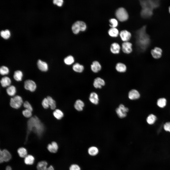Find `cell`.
I'll use <instances>...</instances> for the list:
<instances>
[{"instance_id":"cell-1","label":"cell","mask_w":170,"mask_h":170,"mask_svg":"<svg viewBox=\"0 0 170 170\" xmlns=\"http://www.w3.org/2000/svg\"><path fill=\"white\" fill-rule=\"evenodd\" d=\"M146 26H143L135 32L136 43L142 51L146 49L151 43L150 36L146 32Z\"/></svg>"},{"instance_id":"cell-2","label":"cell","mask_w":170,"mask_h":170,"mask_svg":"<svg viewBox=\"0 0 170 170\" xmlns=\"http://www.w3.org/2000/svg\"><path fill=\"white\" fill-rule=\"evenodd\" d=\"M27 125L28 135L32 131L40 136L43 132V125L36 116L30 118L28 121Z\"/></svg>"},{"instance_id":"cell-3","label":"cell","mask_w":170,"mask_h":170,"mask_svg":"<svg viewBox=\"0 0 170 170\" xmlns=\"http://www.w3.org/2000/svg\"><path fill=\"white\" fill-rule=\"evenodd\" d=\"M159 0H140V5L142 7H147L153 10L158 8L160 6Z\"/></svg>"},{"instance_id":"cell-4","label":"cell","mask_w":170,"mask_h":170,"mask_svg":"<svg viewBox=\"0 0 170 170\" xmlns=\"http://www.w3.org/2000/svg\"><path fill=\"white\" fill-rule=\"evenodd\" d=\"M115 16L119 21L123 22L127 20L128 19L129 15L126 9L123 7L118 8L116 11Z\"/></svg>"},{"instance_id":"cell-5","label":"cell","mask_w":170,"mask_h":170,"mask_svg":"<svg viewBox=\"0 0 170 170\" xmlns=\"http://www.w3.org/2000/svg\"><path fill=\"white\" fill-rule=\"evenodd\" d=\"M86 27L85 23L82 21H78L75 22L72 25V29L75 34H78L80 31H85Z\"/></svg>"},{"instance_id":"cell-6","label":"cell","mask_w":170,"mask_h":170,"mask_svg":"<svg viewBox=\"0 0 170 170\" xmlns=\"http://www.w3.org/2000/svg\"><path fill=\"white\" fill-rule=\"evenodd\" d=\"M22 103L23 100L21 97L19 95H16L11 98L10 104L12 107L17 109L21 107Z\"/></svg>"},{"instance_id":"cell-7","label":"cell","mask_w":170,"mask_h":170,"mask_svg":"<svg viewBox=\"0 0 170 170\" xmlns=\"http://www.w3.org/2000/svg\"><path fill=\"white\" fill-rule=\"evenodd\" d=\"M128 108L125 107L122 104H120L116 109V112L118 117L123 118L126 116L127 113L128 111Z\"/></svg>"},{"instance_id":"cell-8","label":"cell","mask_w":170,"mask_h":170,"mask_svg":"<svg viewBox=\"0 0 170 170\" xmlns=\"http://www.w3.org/2000/svg\"><path fill=\"white\" fill-rule=\"evenodd\" d=\"M11 155L10 153L6 149H4L0 151V162L2 163L4 161L7 162L11 158Z\"/></svg>"},{"instance_id":"cell-9","label":"cell","mask_w":170,"mask_h":170,"mask_svg":"<svg viewBox=\"0 0 170 170\" xmlns=\"http://www.w3.org/2000/svg\"><path fill=\"white\" fill-rule=\"evenodd\" d=\"M24 87L26 89L33 92L35 90L37 86L35 83L34 81L28 79L25 81Z\"/></svg>"},{"instance_id":"cell-10","label":"cell","mask_w":170,"mask_h":170,"mask_svg":"<svg viewBox=\"0 0 170 170\" xmlns=\"http://www.w3.org/2000/svg\"><path fill=\"white\" fill-rule=\"evenodd\" d=\"M153 10L146 8H142L140 12L141 17L147 19L150 18L153 15Z\"/></svg>"},{"instance_id":"cell-11","label":"cell","mask_w":170,"mask_h":170,"mask_svg":"<svg viewBox=\"0 0 170 170\" xmlns=\"http://www.w3.org/2000/svg\"><path fill=\"white\" fill-rule=\"evenodd\" d=\"M132 45L128 42H124L122 45V49L123 52L126 54H129L132 51Z\"/></svg>"},{"instance_id":"cell-12","label":"cell","mask_w":170,"mask_h":170,"mask_svg":"<svg viewBox=\"0 0 170 170\" xmlns=\"http://www.w3.org/2000/svg\"><path fill=\"white\" fill-rule=\"evenodd\" d=\"M119 34L121 40L124 42H128L131 36V33L126 30H121Z\"/></svg>"},{"instance_id":"cell-13","label":"cell","mask_w":170,"mask_h":170,"mask_svg":"<svg viewBox=\"0 0 170 170\" xmlns=\"http://www.w3.org/2000/svg\"><path fill=\"white\" fill-rule=\"evenodd\" d=\"M162 52V50L161 48L156 47L151 50V53L154 58L158 59L161 57Z\"/></svg>"},{"instance_id":"cell-14","label":"cell","mask_w":170,"mask_h":170,"mask_svg":"<svg viewBox=\"0 0 170 170\" xmlns=\"http://www.w3.org/2000/svg\"><path fill=\"white\" fill-rule=\"evenodd\" d=\"M105 84V82L104 80L99 77H97L95 78L93 83L94 87L96 88L100 89Z\"/></svg>"},{"instance_id":"cell-15","label":"cell","mask_w":170,"mask_h":170,"mask_svg":"<svg viewBox=\"0 0 170 170\" xmlns=\"http://www.w3.org/2000/svg\"><path fill=\"white\" fill-rule=\"evenodd\" d=\"M37 64L38 69L42 72H46L48 69V66L46 62L39 59L37 62Z\"/></svg>"},{"instance_id":"cell-16","label":"cell","mask_w":170,"mask_h":170,"mask_svg":"<svg viewBox=\"0 0 170 170\" xmlns=\"http://www.w3.org/2000/svg\"><path fill=\"white\" fill-rule=\"evenodd\" d=\"M128 97L131 100H136L140 98V94L137 90L135 89H132L129 92Z\"/></svg>"},{"instance_id":"cell-17","label":"cell","mask_w":170,"mask_h":170,"mask_svg":"<svg viewBox=\"0 0 170 170\" xmlns=\"http://www.w3.org/2000/svg\"><path fill=\"white\" fill-rule=\"evenodd\" d=\"M101 66L100 63L97 61H94L91 65V68L92 71L94 73L98 72L101 70Z\"/></svg>"},{"instance_id":"cell-18","label":"cell","mask_w":170,"mask_h":170,"mask_svg":"<svg viewBox=\"0 0 170 170\" xmlns=\"http://www.w3.org/2000/svg\"><path fill=\"white\" fill-rule=\"evenodd\" d=\"M120 45L116 42L112 43L110 46V51L114 54H118L120 52Z\"/></svg>"},{"instance_id":"cell-19","label":"cell","mask_w":170,"mask_h":170,"mask_svg":"<svg viewBox=\"0 0 170 170\" xmlns=\"http://www.w3.org/2000/svg\"><path fill=\"white\" fill-rule=\"evenodd\" d=\"M47 149L50 152L55 153L57 152L58 149V145L56 142L53 141L51 144H49L48 145Z\"/></svg>"},{"instance_id":"cell-20","label":"cell","mask_w":170,"mask_h":170,"mask_svg":"<svg viewBox=\"0 0 170 170\" xmlns=\"http://www.w3.org/2000/svg\"><path fill=\"white\" fill-rule=\"evenodd\" d=\"M89 99L90 102L94 104L97 105L98 103L99 99L98 96L95 92H92L90 93Z\"/></svg>"},{"instance_id":"cell-21","label":"cell","mask_w":170,"mask_h":170,"mask_svg":"<svg viewBox=\"0 0 170 170\" xmlns=\"http://www.w3.org/2000/svg\"><path fill=\"white\" fill-rule=\"evenodd\" d=\"M0 82L2 86L3 87H5L10 85L11 81L9 77L5 76L1 78Z\"/></svg>"},{"instance_id":"cell-22","label":"cell","mask_w":170,"mask_h":170,"mask_svg":"<svg viewBox=\"0 0 170 170\" xmlns=\"http://www.w3.org/2000/svg\"><path fill=\"white\" fill-rule=\"evenodd\" d=\"M84 106V102L80 99L76 100L74 105L75 108L78 111H82Z\"/></svg>"},{"instance_id":"cell-23","label":"cell","mask_w":170,"mask_h":170,"mask_svg":"<svg viewBox=\"0 0 170 170\" xmlns=\"http://www.w3.org/2000/svg\"><path fill=\"white\" fill-rule=\"evenodd\" d=\"M115 68L117 71L120 72H123L126 71L127 67L124 64L121 63H119L116 64Z\"/></svg>"},{"instance_id":"cell-24","label":"cell","mask_w":170,"mask_h":170,"mask_svg":"<svg viewBox=\"0 0 170 170\" xmlns=\"http://www.w3.org/2000/svg\"><path fill=\"white\" fill-rule=\"evenodd\" d=\"M23 76V74L21 71L17 70L14 72L13 75L14 79L17 81H21Z\"/></svg>"},{"instance_id":"cell-25","label":"cell","mask_w":170,"mask_h":170,"mask_svg":"<svg viewBox=\"0 0 170 170\" xmlns=\"http://www.w3.org/2000/svg\"><path fill=\"white\" fill-rule=\"evenodd\" d=\"M108 33L109 35L111 37H116L118 36L119 31L116 28L111 27L108 30Z\"/></svg>"},{"instance_id":"cell-26","label":"cell","mask_w":170,"mask_h":170,"mask_svg":"<svg viewBox=\"0 0 170 170\" xmlns=\"http://www.w3.org/2000/svg\"><path fill=\"white\" fill-rule=\"evenodd\" d=\"M72 69L75 72L79 73L82 72L84 70V66L78 63L74 64L73 66Z\"/></svg>"},{"instance_id":"cell-27","label":"cell","mask_w":170,"mask_h":170,"mask_svg":"<svg viewBox=\"0 0 170 170\" xmlns=\"http://www.w3.org/2000/svg\"><path fill=\"white\" fill-rule=\"evenodd\" d=\"M98 149L96 147L92 146L90 147L88 150V152L89 155L92 156L97 155L99 153Z\"/></svg>"},{"instance_id":"cell-28","label":"cell","mask_w":170,"mask_h":170,"mask_svg":"<svg viewBox=\"0 0 170 170\" xmlns=\"http://www.w3.org/2000/svg\"><path fill=\"white\" fill-rule=\"evenodd\" d=\"M47 163L45 161L40 162L38 163L37 168V170H47Z\"/></svg>"},{"instance_id":"cell-29","label":"cell","mask_w":170,"mask_h":170,"mask_svg":"<svg viewBox=\"0 0 170 170\" xmlns=\"http://www.w3.org/2000/svg\"><path fill=\"white\" fill-rule=\"evenodd\" d=\"M7 93L10 96H13L15 94L16 92L15 87L13 85H11L8 86L6 89Z\"/></svg>"},{"instance_id":"cell-30","label":"cell","mask_w":170,"mask_h":170,"mask_svg":"<svg viewBox=\"0 0 170 170\" xmlns=\"http://www.w3.org/2000/svg\"><path fill=\"white\" fill-rule=\"evenodd\" d=\"M34 158L32 155H27L25 158L24 162L27 165H32L34 163Z\"/></svg>"},{"instance_id":"cell-31","label":"cell","mask_w":170,"mask_h":170,"mask_svg":"<svg viewBox=\"0 0 170 170\" xmlns=\"http://www.w3.org/2000/svg\"><path fill=\"white\" fill-rule=\"evenodd\" d=\"M157 119L156 116L153 114L149 115L147 117L146 121L147 123L149 124L152 125L153 124Z\"/></svg>"},{"instance_id":"cell-32","label":"cell","mask_w":170,"mask_h":170,"mask_svg":"<svg viewBox=\"0 0 170 170\" xmlns=\"http://www.w3.org/2000/svg\"><path fill=\"white\" fill-rule=\"evenodd\" d=\"M53 114L56 119L59 120L61 119L64 116L63 112L59 109L55 110L53 112Z\"/></svg>"},{"instance_id":"cell-33","label":"cell","mask_w":170,"mask_h":170,"mask_svg":"<svg viewBox=\"0 0 170 170\" xmlns=\"http://www.w3.org/2000/svg\"><path fill=\"white\" fill-rule=\"evenodd\" d=\"M74 61L73 57L72 55H68L65 58L64 60V62L65 64L68 65H70L73 64Z\"/></svg>"},{"instance_id":"cell-34","label":"cell","mask_w":170,"mask_h":170,"mask_svg":"<svg viewBox=\"0 0 170 170\" xmlns=\"http://www.w3.org/2000/svg\"><path fill=\"white\" fill-rule=\"evenodd\" d=\"M166 100L164 98H161L158 99L157 102L158 106L161 108L164 107L166 104Z\"/></svg>"},{"instance_id":"cell-35","label":"cell","mask_w":170,"mask_h":170,"mask_svg":"<svg viewBox=\"0 0 170 170\" xmlns=\"http://www.w3.org/2000/svg\"><path fill=\"white\" fill-rule=\"evenodd\" d=\"M17 152L19 156L21 157L25 158L27 155L26 150L23 147L20 148L18 149Z\"/></svg>"},{"instance_id":"cell-36","label":"cell","mask_w":170,"mask_h":170,"mask_svg":"<svg viewBox=\"0 0 170 170\" xmlns=\"http://www.w3.org/2000/svg\"><path fill=\"white\" fill-rule=\"evenodd\" d=\"M49 106L52 110L54 109L56 107V103L55 101L50 96L47 97Z\"/></svg>"},{"instance_id":"cell-37","label":"cell","mask_w":170,"mask_h":170,"mask_svg":"<svg viewBox=\"0 0 170 170\" xmlns=\"http://www.w3.org/2000/svg\"><path fill=\"white\" fill-rule=\"evenodd\" d=\"M9 72V70L7 67L3 66H1L0 68V73L2 75L8 74Z\"/></svg>"},{"instance_id":"cell-38","label":"cell","mask_w":170,"mask_h":170,"mask_svg":"<svg viewBox=\"0 0 170 170\" xmlns=\"http://www.w3.org/2000/svg\"><path fill=\"white\" fill-rule=\"evenodd\" d=\"M109 26L111 27L116 28L118 25L117 20L115 18H111L109 20Z\"/></svg>"},{"instance_id":"cell-39","label":"cell","mask_w":170,"mask_h":170,"mask_svg":"<svg viewBox=\"0 0 170 170\" xmlns=\"http://www.w3.org/2000/svg\"><path fill=\"white\" fill-rule=\"evenodd\" d=\"M10 35V32L7 30H6L4 31L2 30L0 32L1 36L5 39H7L9 38Z\"/></svg>"},{"instance_id":"cell-40","label":"cell","mask_w":170,"mask_h":170,"mask_svg":"<svg viewBox=\"0 0 170 170\" xmlns=\"http://www.w3.org/2000/svg\"><path fill=\"white\" fill-rule=\"evenodd\" d=\"M32 112L29 110L26 109L22 111V114L25 117L27 118H30L32 116Z\"/></svg>"},{"instance_id":"cell-41","label":"cell","mask_w":170,"mask_h":170,"mask_svg":"<svg viewBox=\"0 0 170 170\" xmlns=\"http://www.w3.org/2000/svg\"><path fill=\"white\" fill-rule=\"evenodd\" d=\"M42 104L43 107L45 109L48 108L49 106L47 98L43 99L42 101Z\"/></svg>"},{"instance_id":"cell-42","label":"cell","mask_w":170,"mask_h":170,"mask_svg":"<svg viewBox=\"0 0 170 170\" xmlns=\"http://www.w3.org/2000/svg\"><path fill=\"white\" fill-rule=\"evenodd\" d=\"M23 106L26 109L29 110L31 111L33 110L32 107L29 103L27 101H26L23 103Z\"/></svg>"},{"instance_id":"cell-43","label":"cell","mask_w":170,"mask_h":170,"mask_svg":"<svg viewBox=\"0 0 170 170\" xmlns=\"http://www.w3.org/2000/svg\"><path fill=\"white\" fill-rule=\"evenodd\" d=\"M69 170H81V168L78 165L76 164H73L70 166Z\"/></svg>"},{"instance_id":"cell-44","label":"cell","mask_w":170,"mask_h":170,"mask_svg":"<svg viewBox=\"0 0 170 170\" xmlns=\"http://www.w3.org/2000/svg\"><path fill=\"white\" fill-rule=\"evenodd\" d=\"M163 128L165 131L170 132V122L166 123L164 125Z\"/></svg>"},{"instance_id":"cell-45","label":"cell","mask_w":170,"mask_h":170,"mask_svg":"<svg viewBox=\"0 0 170 170\" xmlns=\"http://www.w3.org/2000/svg\"><path fill=\"white\" fill-rule=\"evenodd\" d=\"M63 0H53V3L58 6H61L63 4Z\"/></svg>"},{"instance_id":"cell-46","label":"cell","mask_w":170,"mask_h":170,"mask_svg":"<svg viewBox=\"0 0 170 170\" xmlns=\"http://www.w3.org/2000/svg\"><path fill=\"white\" fill-rule=\"evenodd\" d=\"M47 170H54V169L53 166H52L51 165L47 168Z\"/></svg>"},{"instance_id":"cell-47","label":"cell","mask_w":170,"mask_h":170,"mask_svg":"<svg viewBox=\"0 0 170 170\" xmlns=\"http://www.w3.org/2000/svg\"><path fill=\"white\" fill-rule=\"evenodd\" d=\"M6 170H12L11 167L9 166H7L6 169Z\"/></svg>"},{"instance_id":"cell-48","label":"cell","mask_w":170,"mask_h":170,"mask_svg":"<svg viewBox=\"0 0 170 170\" xmlns=\"http://www.w3.org/2000/svg\"><path fill=\"white\" fill-rule=\"evenodd\" d=\"M169 11L170 13V6L169 7Z\"/></svg>"}]
</instances>
